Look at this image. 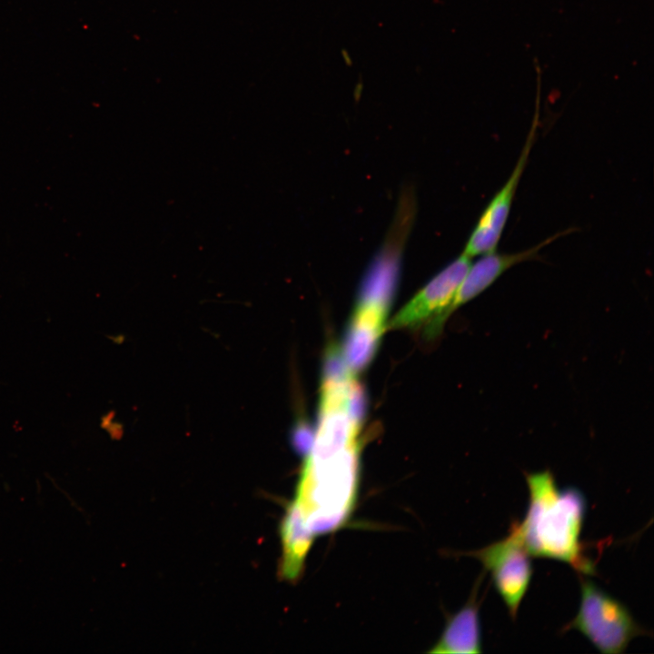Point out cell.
I'll list each match as a JSON object with an SVG mask.
<instances>
[{"instance_id": "6da1fadb", "label": "cell", "mask_w": 654, "mask_h": 654, "mask_svg": "<svg viewBox=\"0 0 654 654\" xmlns=\"http://www.w3.org/2000/svg\"><path fill=\"white\" fill-rule=\"evenodd\" d=\"M529 505L518 527L530 554L570 564L592 574L595 565L584 554L580 540L586 500L575 488L560 490L550 471L526 473Z\"/></svg>"}, {"instance_id": "7a4b0ae2", "label": "cell", "mask_w": 654, "mask_h": 654, "mask_svg": "<svg viewBox=\"0 0 654 654\" xmlns=\"http://www.w3.org/2000/svg\"><path fill=\"white\" fill-rule=\"evenodd\" d=\"M358 452L355 442L327 458L306 457L291 506L313 535L338 528L348 517L357 486Z\"/></svg>"}, {"instance_id": "3957f363", "label": "cell", "mask_w": 654, "mask_h": 654, "mask_svg": "<svg viewBox=\"0 0 654 654\" xmlns=\"http://www.w3.org/2000/svg\"><path fill=\"white\" fill-rule=\"evenodd\" d=\"M580 580V608L565 630H578L604 654L623 653L634 638L647 634L622 602L590 579Z\"/></svg>"}, {"instance_id": "277c9868", "label": "cell", "mask_w": 654, "mask_h": 654, "mask_svg": "<svg viewBox=\"0 0 654 654\" xmlns=\"http://www.w3.org/2000/svg\"><path fill=\"white\" fill-rule=\"evenodd\" d=\"M478 559L490 572L494 587L515 619L532 577L531 555L521 538L518 522L509 534L486 547L468 553Z\"/></svg>"}, {"instance_id": "5b68a950", "label": "cell", "mask_w": 654, "mask_h": 654, "mask_svg": "<svg viewBox=\"0 0 654 654\" xmlns=\"http://www.w3.org/2000/svg\"><path fill=\"white\" fill-rule=\"evenodd\" d=\"M461 253L435 275L389 322V329H415L425 325V334L435 337L446 322V312L471 263Z\"/></svg>"}, {"instance_id": "8992f818", "label": "cell", "mask_w": 654, "mask_h": 654, "mask_svg": "<svg viewBox=\"0 0 654 654\" xmlns=\"http://www.w3.org/2000/svg\"><path fill=\"white\" fill-rule=\"evenodd\" d=\"M536 125L537 123L534 122L510 177L489 202L472 230L462 252L468 256L481 255L496 250L535 141Z\"/></svg>"}, {"instance_id": "52a82bcc", "label": "cell", "mask_w": 654, "mask_h": 654, "mask_svg": "<svg viewBox=\"0 0 654 654\" xmlns=\"http://www.w3.org/2000/svg\"><path fill=\"white\" fill-rule=\"evenodd\" d=\"M573 229L560 232L545 239L539 244L521 252L499 253L496 250L481 254V257L471 263L470 268L461 281L456 294L446 312V318L460 306L467 303L492 285L507 270L525 261L539 258L540 251L554 240L561 237Z\"/></svg>"}, {"instance_id": "ba28073f", "label": "cell", "mask_w": 654, "mask_h": 654, "mask_svg": "<svg viewBox=\"0 0 654 654\" xmlns=\"http://www.w3.org/2000/svg\"><path fill=\"white\" fill-rule=\"evenodd\" d=\"M386 316L387 312L375 307L355 305L342 349L353 376L366 369L374 358L386 329Z\"/></svg>"}, {"instance_id": "9c48e42d", "label": "cell", "mask_w": 654, "mask_h": 654, "mask_svg": "<svg viewBox=\"0 0 654 654\" xmlns=\"http://www.w3.org/2000/svg\"><path fill=\"white\" fill-rule=\"evenodd\" d=\"M483 575L474 585L466 604L451 616L438 642L430 653L478 654L481 652V632L477 592Z\"/></svg>"}, {"instance_id": "30bf717a", "label": "cell", "mask_w": 654, "mask_h": 654, "mask_svg": "<svg viewBox=\"0 0 654 654\" xmlns=\"http://www.w3.org/2000/svg\"><path fill=\"white\" fill-rule=\"evenodd\" d=\"M352 377L342 350L336 344L330 345L325 355L322 381L344 382Z\"/></svg>"}, {"instance_id": "8fae6325", "label": "cell", "mask_w": 654, "mask_h": 654, "mask_svg": "<svg viewBox=\"0 0 654 654\" xmlns=\"http://www.w3.org/2000/svg\"><path fill=\"white\" fill-rule=\"evenodd\" d=\"M352 377L349 383L346 409L353 425L361 430L364 419L367 399L362 386Z\"/></svg>"}, {"instance_id": "7c38bea8", "label": "cell", "mask_w": 654, "mask_h": 654, "mask_svg": "<svg viewBox=\"0 0 654 654\" xmlns=\"http://www.w3.org/2000/svg\"><path fill=\"white\" fill-rule=\"evenodd\" d=\"M292 441L294 449L305 457L312 450L315 432L312 427L304 420L299 421L292 431Z\"/></svg>"}]
</instances>
